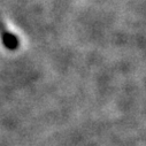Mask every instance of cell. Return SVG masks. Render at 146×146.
<instances>
[{
    "label": "cell",
    "mask_w": 146,
    "mask_h": 146,
    "mask_svg": "<svg viewBox=\"0 0 146 146\" xmlns=\"http://www.w3.org/2000/svg\"><path fill=\"white\" fill-rule=\"evenodd\" d=\"M3 33V42L4 45L8 48V50H15L19 46V40L15 38V36L12 35L11 32H7L5 30H1Z\"/></svg>",
    "instance_id": "1"
}]
</instances>
